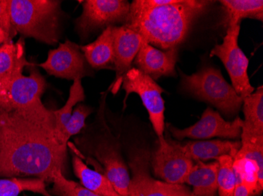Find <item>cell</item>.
I'll use <instances>...</instances> for the list:
<instances>
[{
    "mask_svg": "<svg viewBox=\"0 0 263 196\" xmlns=\"http://www.w3.org/2000/svg\"><path fill=\"white\" fill-rule=\"evenodd\" d=\"M66 148L59 142L52 110L0 109V178L35 177L51 182L63 171Z\"/></svg>",
    "mask_w": 263,
    "mask_h": 196,
    "instance_id": "6da1fadb",
    "label": "cell"
},
{
    "mask_svg": "<svg viewBox=\"0 0 263 196\" xmlns=\"http://www.w3.org/2000/svg\"><path fill=\"white\" fill-rule=\"evenodd\" d=\"M212 1L205 0H135L130 4L124 26L143 40L163 51L177 48L185 39L193 22Z\"/></svg>",
    "mask_w": 263,
    "mask_h": 196,
    "instance_id": "7a4b0ae2",
    "label": "cell"
},
{
    "mask_svg": "<svg viewBox=\"0 0 263 196\" xmlns=\"http://www.w3.org/2000/svg\"><path fill=\"white\" fill-rule=\"evenodd\" d=\"M61 3L55 0H10L12 29L44 43H56L59 39Z\"/></svg>",
    "mask_w": 263,
    "mask_h": 196,
    "instance_id": "3957f363",
    "label": "cell"
},
{
    "mask_svg": "<svg viewBox=\"0 0 263 196\" xmlns=\"http://www.w3.org/2000/svg\"><path fill=\"white\" fill-rule=\"evenodd\" d=\"M181 75L183 89L198 99L210 103L230 117L240 111L243 98L226 82L218 69L205 67L191 76L182 72Z\"/></svg>",
    "mask_w": 263,
    "mask_h": 196,
    "instance_id": "277c9868",
    "label": "cell"
},
{
    "mask_svg": "<svg viewBox=\"0 0 263 196\" xmlns=\"http://www.w3.org/2000/svg\"><path fill=\"white\" fill-rule=\"evenodd\" d=\"M240 24L227 27V32L221 44H217L211 51V57H218L224 64L231 79L232 85L242 98L255 91L248 74L249 60L238 45Z\"/></svg>",
    "mask_w": 263,
    "mask_h": 196,
    "instance_id": "5b68a950",
    "label": "cell"
},
{
    "mask_svg": "<svg viewBox=\"0 0 263 196\" xmlns=\"http://www.w3.org/2000/svg\"><path fill=\"white\" fill-rule=\"evenodd\" d=\"M122 89L125 91L126 101L131 94H138L143 105L147 109L152 126L158 138H164L165 130V101L162 93L165 92L150 76L140 72L137 68H132L122 79Z\"/></svg>",
    "mask_w": 263,
    "mask_h": 196,
    "instance_id": "8992f818",
    "label": "cell"
},
{
    "mask_svg": "<svg viewBox=\"0 0 263 196\" xmlns=\"http://www.w3.org/2000/svg\"><path fill=\"white\" fill-rule=\"evenodd\" d=\"M150 165L156 176L173 185H184L194 166L183 145L171 138L158 140V146L151 155Z\"/></svg>",
    "mask_w": 263,
    "mask_h": 196,
    "instance_id": "52a82bcc",
    "label": "cell"
},
{
    "mask_svg": "<svg viewBox=\"0 0 263 196\" xmlns=\"http://www.w3.org/2000/svg\"><path fill=\"white\" fill-rule=\"evenodd\" d=\"M46 88V81L35 69L29 76H18L0 88V108L27 111L43 107L41 96Z\"/></svg>",
    "mask_w": 263,
    "mask_h": 196,
    "instance_id": "ba28073f",
    "label": "cell"
},
{
    "mask_svg": "<svg viewBox=\"0 0 263 196\" xmlns=\"http://www.w3.org/2000/svg\"><path fill=\"white\" fill-rule=\"evenodd\" d=\"M151 153L140 149L132 155L129 166L133 172L129 195L196 196L184 185H173L153 179L149 173ZM128 195V196H129Z\"/></svg>",
    "mask_w": 263,
    "mask_h": 196,
    "instance_id": "9c48e42d",
    "label": "cell"
},
{
    "mask_svg": "<svg viewBox=\"0 0 263 196\" xmlns=\"http://www.w3.org/2000/svg\"><path fill=\"white\" fill-rule=\"evenodd\" d=\"M130 4L125 0H87L83 3V12L77 19L78 30L82 35L93 31L125 23Z\"/></svg>",
    "mask_w": 263,
    "mask_h": 196,
    "instance_id": "30bf717a",
    "label": "cell"
},
{
    "mask_svg": "<svg viewBox=\"0 0 263 196\" xmlns=\"http://www.w3.org/2000/svg\"><path fill=\"white\" fill-rule=\"evenodd\" d=\"M243 123V120L240 117H236L233 122L226 121L218 112L208 107L202 113L201 119L193 126L180 129L167 124V127L173 136L179 141L186 138L205 140L215 137L234 139L241 135Z\"/></svg>",
    "mask_w": 263,
    "mask_h": 196,
    "instance_id": "8fae6325",
    "label": "cell"
},
{
    "mask_svg": "<svg viewBox=\"0 0 263 196\" xmlns=\"http://www.w3.org/2000/svg\"><path fill=\"white\" fill-rule=\"evenodd\" d=\"M81 47L74 42L67 40L58 48L48 53L47 60L40 67L51 76L62 79L74 80L88 76L85 56Z\"/></svg>",
    "mask_w": 263,
    "mask_h": 196,
    "instance_id": "7c38bea8",
    "label": "cell"
},
{
    "mask_svg": "<svg viewBox=\"0 0 263 196\" xmlns=\"http://www.w3.org/2000/svg\"><path fill=\"white\" fill-rule=\"evenodd\" d=\"M114 42V69L116 72V80L114 83L112 92L116 93L122 84L124 75L132 69L143 38L137 32L122 26H112Z\"/></svg>",
    "mask_w": 263,
    "mask_h": 196,
    "instance_id": "4fadbf2b",
    "label": "cell"
},
{
    "mask_svg": "<svg viewBox=\"0 0 263 196\" xmlns=\"http://www.w3.org/2000/svg\"><path fill=\"white\" fill-rule=\"evenodd\" d=\"M94 155L101 163L105 176L108 178L117 192L122 196L129 195L131 179L118 147L109 141H102L97 146Z\"/></svg>",
    "mask_w": 263,
    "mask_h": 196,
    "instance_id": "5bb4252c",
    "label": "cell"
},
{
    "mask_svg": "<svg viewBox=\"0 0 263 196\" xmlns=\"http://www.w3.org/2000/svg\"><path fill=\"white\" fill-rule=\"evenodd\" d=\"M177 58V48L161 51L143 41L134 63L140 72L155 80L162 76H176Z\"/></svg>",
    "mask_w": 263,
    "mask_h": 196,
    "instance_id": "9a60e30c",
    "label": "cell"
},
{
    "mask_svg": "<svg viewBox=\"0 0 263 196\" xmlns=\"http://www.w3.org/2000/svg\"><path fill=\"white\" fill-rule=\"evenodd\" d=\"M183 148L193 161L204 162L210 159L217 160L223 156H230L234 159L241 148V142L218 139L193 141L186 142Z\"/></svg>",
    "mask_w": 263,
    "mask_h": 196,
    "instance_id": "2e32d148",
    "label": "cell"
},
{
    "mask_svg": "<svg viewBox=\"0 0 263 196\" xmlns=\"http://www.w3.org/2000/svg\"><path fill=\"white\" fill-rule=\"evenodd\" d=\"M30 66L26 60L24 42L7 41L0 46V88L18 75L24 68Z\"/></svg>",
    "mask_w": 263,
    "mask_h": 196,
    "instance_id": "e0dca14e",
    "label": "cell"
},
{
    "mask_svg": "<svg viewBox=\"0 0 263 196\" xmlns=\"http://www.w3.org/2000/svg\"><path fill=\"white\" fill-rule=\"evenodd\" d=\"M87 62L93 69H114L112 26L106 28L95 42L81 47Z\"/></svg>",
    "mask_w": 263,
    "mask_h": 196,
    "instance_id": "ac0fdd59",
    "label": "cell"
},
{
    "mask_svg": "<svg viewBox=\"0 0 263 196\" xmlns=\"http://www.w3.org/2000/svg\"><path fill=\"white\" fill-rule=\"evenodd\" d=\"M218 167V161L196 162L185 180L186 184L193 187L195 195L217 196Z\"/></svg>",
    "mask_w": 263,
    "mask_h": 196,
    "instance_id": "d6986e66",
    "label": "cell"
},
{
    "mask_svg": "<svg viewBox=\"0 0 263 196\" xmlns=\"http://www.w3.org/2000/svg\"><path fill=\"white\" fill-rule=\"evenodd\" d=\"M73 168L81 185L101 196H122L117 192L104 173L90 169L77 155L73 156Z\"/></svg>",
    "mask_w": 263,
    "mask_h": 196,
    "instance_id": "ffe728a7",
    "label": "cell"
},
{
    "mask_svg": "<svg viewBox=\"0 0 263 196\" xmlns=\"http://www.w3.org/2000/svg\"><path fill=\"white\" fill-rule=\"evenodd\" d=\"M219 3L224 8L226 27L240 24L243 18L263 20L262 0H221Z\"/></svg>",
    "mask_w": 263,
    "mask_h": 196,
    "instance_id": "44dd1931",
    "label": "cell"
},
{
    "mask_svg": "<svg viewBox=\"0 0 263 196\" xmlns=\"http://www.w3.org/2000/svg\"><path fill=\"white\" fill-rule=\"evenodd\" d=\"M235 175L246 187L250 196L260 195L263 191V173L260 172L256 162L251 159H234Z\"/></svg>",
    "mask_w": 263,
    "mask_h": 196,
    "instance_id": "7402d4cb",
    "label": "cell"
},
{
    "mask_svg": "<svg viewBox=\"0 0 263 196\" xmlns=\"http://www.w3.org/2000/svg\"><path fill=\"white\" fill-rule=\"evenodd\" d=\"M245 119L242 128L263 134V86L243 99Z\"/></svg>",
    "mask_w": 263,
    "mask_h": 196,
    "instance_id": "603a6c76",
    "label": "cell"
},
{
    "mask_svg": "<svg viewBox=\"0 0 263 196\" xmlns=\"http://www.w3.org/2000/svg\"><path fill=\"white\" fill-rule=\"evenodd\" d=\"M85 91L83 88L81 79H74L73 83L69 89V97L65 105L59 110L53 111L54 119H55L56 135L59 142L61 143L63 130L72 116L74 107H76L78 103L85 101Z\"/></svg>",
    "mask_w": 263,
    "mask_h": 196,
    "instance_id": "cb8c5ba5",
    "label": "cell"
},
{
    "mask_svg": "<svg viewBox=\"0 0 263 196\" xmlns=\"http://www.w3.org/2000/svg\"><path fill=\"white\" fill-rule=\"evenodd\" d=\"M24 191L52 196L46 188L45 181L40 178H0V196H19Z\"/></svg>",
    "mask_w": 263,
    "mask_h": 196,
    "instance_id": "d4e9b609",
    "label": "cell"
},
{
    "mask_svg": "<svg viewBox=\"0 0 263 196\" xmlns=\"http://www.w3.org/2000/svg\"><path fill=\"white\" fill-rule=\"evenodd\" d=\"M218 192L219 196H233L236 178L233 169L234 159L230 156L218 158Z\"/></svg>",
    "mask_w": 263,
    "mask_h": 196,
    "instance_id": "484cf974",
    "label": "cell"
},
{
    "mask_svg": "<svg viewBox=\"0 0 263 196\" xmlns=\"http://www.w3.org/2000/svg\"><path fill=\"white\" fill-rule=\"evenodd\" d=\"M51 182L54 184L51 194L57 196H101L83 187L75 181L66 179L63 171L54 173Z\"/></svg>",
    "mask_w": 263,
    "mask_h": 196,
    "instance_id": "4316f807",
    "label": "cell"
},
{
    "mask_svg": "<svg viewBox=\"0 0 263 196\" xmlns=\"http://www.w3.org/2000/svg\"><path fill=\"white\" fill-rule=\"evenodd\" d=\"M92 112L91 107L85 104H80L77 105L62 135L61 143L64 148H67L69 138L79 134L80 131L84 128L87 118Z\"/></svg>",
    "mask_w": 263,
    "mask_h": 196,
    "instance_id": "83f0119b",
    "label": "cell"
},
{
    "mask_svg": "<svg viewBox=\"0 0 263 196\" xmlns=\"http://www.w3.org/2000/svg\"><path fill=\"white\" fill-rule=\"evenodd\" d=\"M0 27L2 28L11 39L13 33L10 15V0H0Z\"/></svg>",
    "mask_w": 263,
    "mask_h": 196,
    "instance_id": "f1b7e54d",
    "label": "cell"
},
{
    "mask_svg": "<svg viewBox=\"0 0 263 196\" xmlns=\"http://www.w3.org/2000/svg\"><path fill=\"white\" fill-rule=\"evenodd\" d=\"M236 186H235L233 196H250L248 189H247L246 187L243 185V184L241 182V181H240V178L236 176Z\"/></svg>",
    "mask_w": 263,
    "mask_h": 196,
    "instance_id": "f546056e",
    "label": "cell"
},
{
    "mask_svg": "<svg viewBox=\"0 0 263 196\" xmlns=\"http://www.w3.org/2000/svg\"><path fill=\"white\" fill-rule=\"evenodd\" d=\"M8 40H11V39L9 37L7 32L2 28L0 27V45H2L3 43Z\"/></svg>",
    "mask_w": 263,
    "mask_h": 196,
    "instance_id": "4dcf8cb0",
    "label": "cell"
},
{
    "mask_svg": "<svg viewBox=\"0 0 263 196\" xmlns=\"http://www.w3.org/2000/svg\"><path fill=\"white\" fill-rule=\"evenodd\" d=\"M129 196H133V195H129Z\"/></svg>",
    "mask_w": 263,
    "mask_h": 196,
    "instance_id": "1f68e13d",
    "label": "cell"
},
{
    "mask_svg": "<svg viewBox=\"0 0 263 196\" xmlns=\"http://www.w3.org/2000/svg\"><path fill=\"white\" fill-rule=\"evenodd\" d=\"M0 109H1V108H0Z\"/></svg>",
    "mask_w": 263,
    "mask_h": 196,
    "instance_id": "d6a6232c",
    "label": "cell"
}]
</instances>
